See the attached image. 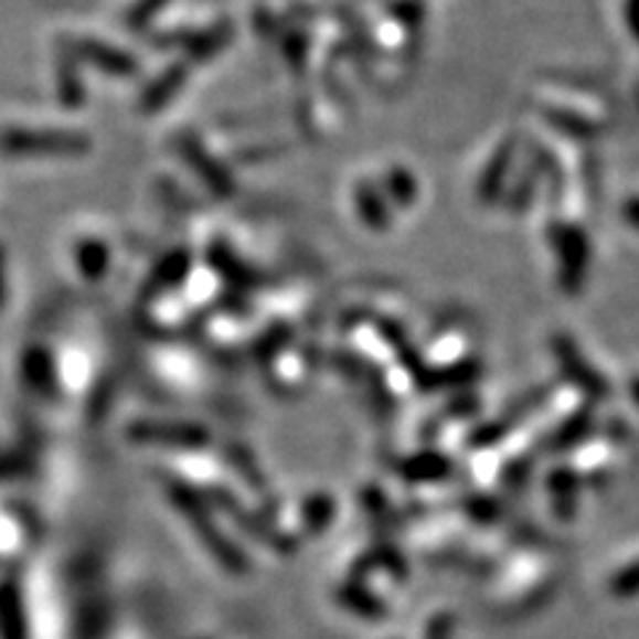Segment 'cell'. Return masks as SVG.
<instances>
[{"label":"cell","mask_w":639,"mask_h":639,"mask_svg":"<svg viewBox=\"0 0 639 639\" xmlns=\"http://www.w3.org/2000/svg\"><path fill=\"white\" fill-rule=\"evenodd\" d=\"M0 147L6 155H83L88 139L62 131H6Z\"/></svg>","instance_id":"obj_1"},{"label":"cell","mask_w":639,"mask_h":639,"mask_svg":"<svg viewBox=\"0 0 639 639\" xmlns=\"http://www.w3.org/2000/svg\"><path fill=\"white\" fill-rule=\"evenodd\" d=\"M0 637L3 639H24L22 605L14 586H0Z\"/></svg>","instance_id":"obj_2"},{"label":"cell","mask_w":639,"mask_h":639,"mask_svg":"<svg viewBox=\"0 0 639 639\" xmlns=\"http://www.w3.org/2000/svg\"><path fill=\"white\" fill-rule=\"evenodd\" d=\"M77 267L86 277L96 280L99 275H105L109 267V248L99 241H86L77 245Z\"/></svg>","instance_id":"obj_3"},{"label":"cell","mask_w":639,"mask_h":639,"mask_svg":"<svg viewBox=\"0 0 639 639\" xmlns=\"http://www.w3.org/2000/svg\"><path fill=\"white\" fill-rule=\"evenodd\" d=\"M139 437H145V440H168L171 437V443H195L198 437H203L200 432L192 429V426H182V424H141L137 429Z\"/></svg>","instance_id":"obj_4"},{"label":"cell","mask_w":639,"mask_h":639,"mask_svg":"<svg viewBox=\"0 0 639 639\" xmlns=\"http://www.w3.org/2000/svg\"><path fill=\"white\" fill-rule=\"evenodd\" d=\"M163 6H166V0H141L137 9L131 11V17H128V24H131V28H141V24H145L155 11L163 9Z\"/></svg>","instance_id":"obj_5"},{"label":"cell","mask_w":639,"mask_h":639,"mask_svg":"<svg viewBox=\"0 0 639 639\" xmlns=\"http://www.w3.org/2000/svg\"><path fill=\"white\" fill-rule=\"evenodd\" d=\"M6 305V251L0 245V309Z\"/></svg>","instance_id":"obj_6"}]
</instances>
